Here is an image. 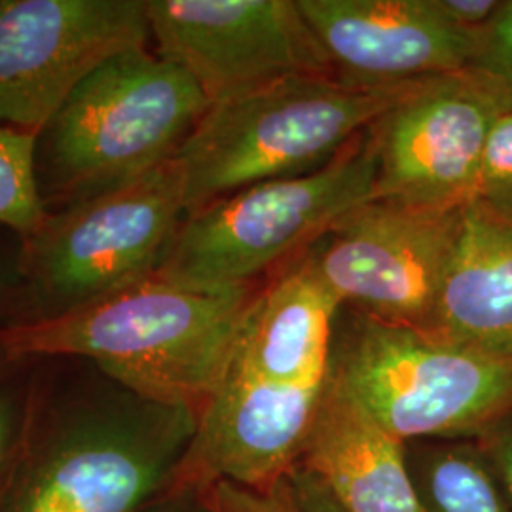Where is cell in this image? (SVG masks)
<instances>
[{
	"instance_id": "6da1fadb",
	"label": "cell",
	"mask_w": 512,
	"mask_h": 512,
	"mask_svg": "<svg viewBox=\"0 0 512 512\" xmlns=\"http://www.w3.org/2000/svg\"><path fill=\"white\" fill-rule=\"evenodd\" d=\"M196 427L92 361L37 357L0 512H143L179 488Z\"/></svg>"
},
{
	"instance_id": "7a4b0ae2",
	"label": "cell",
	"mask_w": 512,
	"mask_h": 512,
	"mask_svg": "<svg viewBox=\"0 0 512 512\" xmlns=\"http://www.w3.org/2000/svg\"><path fill=\"white\" fill-rule=\"evenodd\" d=\"M255 287L194 291L158 275L54 321L0 332L25 357H80L156 403L200 414L236 359Z\"/></svg>"
},
{
	"instance_id": "3957f363",
	"label": "cell",
	"mask_w": 512,
	"mask_h": 512,
	"mask_svg": "<svg viewBox=\"0 0 512 512\" xmlns=\"http://www.w3.org/2000/svg\"><path fill=\"white\" fill-rule=\"evenodd\" d=\"M209 105L190 74L148 46L112 55L35 133V171L46 211L167 164Z\"/></svg>"
},
{
	"instance_id": "277c9868",
	"label": "cell",
	"mask_w": 512,
	"mask_h": 512,
	"mask_svg": "<svg viewBox=\"0 0 512 512\" xmlns=\"http://www.w3.org/2000/svg\"><path fill=\"white\" fill-rule=\"evenodd\" d=\"M414 84L365 88L294 74L209 105L175 156L186 215L251 184L325 167Z\"/></svg>"
},
{
	"instance_id": "5b68a950",
	"label": "cell",
	"mask_w": 512,
	"mask_h": 512,
	"mask_svg": "<svg viewBox=\"0 0 512 512\" xmlns=\"http://www.w3.org/2000/svg\"><path fill=\"white\" fill-rule=\"evenodd\" d=\"M186 217L177 158L118 188L48 213L19 239L8 329L54 321L156 275Z\"/></svg>"
},
{
	"instance_id": "8992f818",
	"label": "cell",
	"mask_w": 512,
	"mask_h": 512,
	"mask_svg": "<svg viewBox=\"0 0 512 512\" xmlns=\"http://www.w3.org/2000/svg\"><path fill=\"white\" fill-rule=\"evenodd\" d=\"M374 192L376 150L366 129L317 171L251 184L188 213L156 275L194 291L253 285L372 202Z\"/></svg>"
},
{
	"instance_id": "52a82bcc",
	"label": "cell",
	"mask_w": 512,
	"mask_h": 512,
	"mask_svg": "<svg viewBox=\"0 0 512 512\" xmlns=\"http://www.w3.org/2000/svg\"><path fill=\"white\" fill-rule=\"evenodd\" d=\"M329 378L384 429L408 440H476L512 412V357L353 313Z\"/></svg>"
},
{
	"instance_id": "ba28073f",
	"label": "cell",
	"mask_w": 512,
	"mask_h": 512,
	"mask_svg": "<svg viewBox=\"0 0 512 512\" xmlns=\"http://www.w3.org/2000/svg\"><path fill=\"white\" fill-rule=\"evenodd\" d=\"M461 207L372 200L338 220L304 255L342 308L427 330L458 241Z\"/></svg>"
},
{
	"instance_id": "9c48e42d",
	"label": "cell",
	"mask_w": 512,
	"mask_h": 512,
	"mask_svg": "<svg viewBox=\"0 0 512 512\" xmlns=\"http://www.w3.org/2000/svg\"><path fill=\"white\" fill-rule=\"evenodd\" d=\"M503 93L473 69L416 82L368 129L374 200L452 209L475 192Z\"/></svg>"
},
{
	"instance_id": "30bf717a",
	"label": "cell",
	"mask_w": 512,
	"mask_h": 512,
	"mask_svg": "<svg viewBox=\"0 0 512 512\" xmlns=\"http://www.w3.org/2000/svg\"><path fill=\"white\" fill-rule=\"evenodd\" d=\"M148 40L147 0H0V126L37 133L99 65Z\"/></svg>"
},
{
	"instance_id": "8fae6325",
	"label": "cell",
	"mask_w": 512,
	"mask_h": 512,
	"mask_svg": "<svg viewBox=\"0 0 512 512\" xmlns=\"http://www.w3.org/2000/svg\"><path fill=\"white\" fill-rule=\"evenodd\" d=\"M156 54L209 103L294 74L336 76L296 0H147Z\"/></svg>"
},
{
	"instance_id": "7c38bea8",
	"label": "cell",
	"mask_w": 512,
	"mask_h": 512,
	"mask_svg": "<svg viewBox=\"0 0 512 512\" xmlns=\"http://www.w3.org/2000/svg\"><path fill=\"white\" fill-rule=\"evenodd\" d=\"M325 382L275 384L230 366L198 414L179 488L203 492L232 482L266 490L289 478L304 456Z\"/></svg>"
},
{
	"instance_id": "4fadbf2b",
	"label": "cell",
	"mask_w": 512,
	"mask_h": 512,
	"mask_svg": "<svg viewBox=\"0 0 512 512\" xmlns=\"http://www.w3.org/2000/svg\"><path fill=\"white\" fill-rule=\"evenodd\" d=\"M334 74L355 86L393 88L471 69L478 40L433 0H296Z\"/></svg>"
},
{
	"instance_id": "5bb4252c",
	"label": "cell",
	"mask_w": 512,
	"mask_h": 512,
	"mask_svg": "<svg viewBox=\"0 0 512 512\" xmlns=\"http://www.w3.org/2000/svg\"><path fill=\"white\" fill-rule=\"evenodd\" d=\"M344 512H420L406 442L327 374L300 465Z\"/></svg>"
},
{
	"instance_id": "9a60e30c",
	"label": "cell",
	"mask_w": 512,
	"mask_h": 512,
	"mask_svg": "<svg viewBox=\"0 0 512 512\" xmlns=\"http://www.w3.org/2000/svg\"><path fill=\"white\" fill-rule=\"evenodd\" d=\"M425 332L512 357V211L463 203L458 241Z\"/></svg>"
},
{
	"instance_id": "2e32d148",
	"label": "cell",
	"mask_w": 512,
	"mask_h": 512,
	"mask_svg": "<svg viewBox=\"0 0 512 512\" xmlns=\"http://www.w3.org/2000/svg\"><path fill=\"white\" fill-rule=\"evenodd\" d=\"M342 310L302 253L274 283L256 291L232 365L275 384H321Z\"/></svg>"
},
{
	"instance_id": "e0dca14e",
	"label": "cell",
	"mask_w": 512,
	"mask_h": 512,
	"mask_svg": "<svg viewBox=\"0 0 512 512\" xmlns=\"http://www.w3.org/2000/svg\"><path fill=\"white\" fill-rule=\"evenodd\" d=\"M420 512H512L475 440H442L408 450Z\"/></svg>"
},
{
	"instance_id": "ac0fdd59",
	"label": "cell",
	"mask_w": 512,
	"mask_h": 512,
	"mask_svg": "<svg viewBox=\"0 0 512 512\" xmlns=\"http://www.w3.org/2000/svg\"><path fill=\"white\" fill-rule=\"evenodd\" d=\"M46 217L35 171V133L0 126V226L25 239Z\"/></svg>"
},
{
	"instance_id": "d6986e66",
	"label": "cell",
	"mask_w": 512,
	"mask_h": 512,
	"mask_svg": "<svg viewBox=\"0 0 512 512\" xmlns=\"http://www.w3.org/2000/svg\"><path fill=\"white\" fill-rule=\"evenodd\" d=\"M37 357L14 355L0 344V499L27 420Z\"/></svg>"
},
{
	"instance_id": "ffe728a7",
	"label": "cell",
	"mask_w": 512,
	"mask_h": 512,
	"mask_svg": "<svg viewBox=\"0 0 512 512\" xmlns=\"http://www.w3.org/2000/svg\"><path fill=\"white\" fill-rule=\"evenodd\" d=\"M471 200L512 211V101L503 95Z\"/></svg>"
},
{
	"instance_id": "44dd1931",
	"label": "cell",
	"mask_w": 512,
	"mask_h": 512,
	"mask_svg": "<svg viewBox=\"0 0 512 512\" xmlns=\"http://www.w3.org/2000/svg\"><path fill=\"white\" fill-rule=\"evenodd\" d=\"M207 512H306L293 480L283 478L266 490H251L232 482H215L202 492Z\"/></svg>"
},
{
	"instance_id": "7402d4cb",
	"label": "cell",
	"mask_w": 512,
	"mask_h": 512,
	"mask_svg": "<svg viewBox=\"0 0 512 512\" xmlns=\"http://www.w3.org/2000/svg\"><path fill=\"white\" fill-rule=\"evenodd\" d=\"M471 69L512 101V0L505 2L499 18L478 40Z\"/></svg>"
},
{
	"instance_id": "603a6c76",
	"label": "cell",
	"mask_w": 512,
	"mask_h": 512,
	"mask_svg": "<svg viewBox=\"0 0 512 512\" xmlns=\"http://www.w3.org/2000/svg\"><path fill=\"white\" fill-rule=\"evenodd\" d=\"M512 507V412L475 440Z\"/></svg>"
},
{
	"instance_id": "cb8c5ba5",
	"label": "cell",
	"mask_w": 512,
	"mask_h": 512,
	"mask_svg": "<svg viewBox=\"0 0 512 512\" xmlns=\"http://www.w3.org/2000/svg\"><path fill=\"white\" fill-rule=\"evenodd\" d=\"M507 0H433L435 8L459 31L480 38L503 12Z\"/></svg>"
},
{
	"instance_id": "d4e9b609",
	"label": "cell",
	"mask_w": 512,
	"mask_h": 512,
	"mask_svg": "<svg viewBox=\"0 0 512 512\" xmlns=\"http://www.w3.org/2000/svg\"><path fill=\"white\" fill-rule=\"evenodd\" d=\"M296 495L306 512H344L340 505L330 497L323 484L310 475L306 469L298 467L291 475Z\"/></svg>"
},
{
	"instance_id": "484cf974",
	"label": "cell",
	"mask_w": 512,
	"mask_h": 512,
	"mask_svg": "<svg viewBox=\"0 0 512 512\" xmlns=\"http://www.w3.org/2000/svg\"><path fill=\"white\" fill-rule=\"evenodd\" d=\"M18 289V251L16 253H0V332L8 329L12 323Z\"/></svg>"
},
{
	"instance_id": "4316f807",
	"label": "cell",
	"mask_w": 512,
	"mask_h": 512,
	"mask_svg": "<svg viewBox=\"0 0 512 512\" xmlns=\"http://www.w3.org/2000/svg\"><path fill=\"white\" fill-rule=\"evenodd\" d=\"M202 503V492L192 488H177L164 495L156 503H152L143 512H196V507Z\"/></svg>"
}]
</instances>
